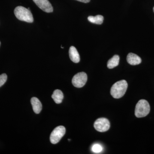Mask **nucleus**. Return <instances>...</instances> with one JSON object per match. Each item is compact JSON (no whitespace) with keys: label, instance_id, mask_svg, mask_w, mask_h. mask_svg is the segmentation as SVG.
I'll return each instance as SVG.
<instances>
[{"label":"nucleus","instance_id":"nucleus-1","mask_svg":"<svg viewBox=\"0 0 154 154\" xmlns=\"http://www.w3.org/2000/svg\"><path fill=\"white\" fill-rule=\"evenodd\" d=\"M128 88V83L125 80H122L115 83L111 87L110 94L113 98L119 99L126 93Z\"/></svg>","mask_w":154,"mask_h":154},{"label":"nucleus","instance_id":"nucleus-2","mask_svg":"<svg viewBox=\"0 0 154 154\" xmlns=\"http://www.w3.org/2000/svg\"><path fill=\"white\" fill-rule=\"evenodd\" d=\"M14 14L16 17L20 20L24 22L32 23L33 21V18L32 13L30 10L22 6H18L14 10Z\"/></svg>","mask_w":154,"mask_h":154},{"label":"nucleus","instance_id":"nucleus-3","mask_svg":"<svg viewBox=\"0 0 154 154\" xmlns=\"http://www.w3.org/2000/svg\"><path fill=\"white\" fill-rule=\"evenodd\" d=\"M150 110V107L149 102L144 99H141L136 105L135 115L137 118L145 117L148 115Z\"/></svg>","mask_w":154,"mask_h":154},{"label":"nucleus","instance_id":"nucleus-4","mask_svg":"<svg viewBox=\"0 0 154 154\" xmlns=\"http://www.w3.org/2000/svg\"><path fill=\"white\" fill-rule=\"evenodd\" d=\"M66 128L63 126H59L53 131L50 135V141L52 144H56L60 141L61 139L64 135Z\"/></svg>","mask_w":154,"mask_h":154},{"label":"nucleus","instance_id":"nucleus-5","mask_svg":"<svg viewBox=\"0 0 154 154\" xmlns=\"http://www.w3.org/2000/svg\"><path fill=\"white\" fill-rule=\"evenodd\" d=\"M88 80L87 74L84 72L78 73L74 75L72 79V83L77 88H82L85 85Z\"/></svg>","mask_w":154,"mask_h":154},{"label":"nucleus","instance_id":"nucleus-6","mask_svg":"<svg viewBox=\"0 0 154 154\" xmlns=\"http://www.w3.org/2000/svg\"><path fill=\"white\" fill-rule=\"evenodd\" d=\"M94 127L95 129L99 132H105L110 128V122L106 118H99L95 121Z\"/></svg>","mask_w":154,"mask_h":154},{"label":"nucleus","instance_id":"nucleus-7","mask_svg":"<svg viewBox=\"0 0 154 154\" xmlns=\"http://www.w3.org/2000/svg\"><path fill=\"white\" fill-rule=\"evenodd\" d=\"M39 8L46 13H51L53 11L51 4L48 0H33Z\"/></svg>","mask_w":154,"mask_h":154},{"label":"nucleus","instance_id":"nucleus-8","mask_svg":"<svg viewBox=\"0 0 154 154\" xmlns=\"http://www.w3.org/2000/svg\"><path fill=\"white\" fill-rule=\"evenodd\" d=\"M127 61L131 65H137L141 63V58L132 53H130L127 56Z\"/></svg>","mask_w":154,"mask_h":154},{"label":"nucleus","instance_id":"nucleus-9","mask_svg":"<svg viewBox=\"0 0 154 154\" xmlns=\"http://www.w3.org/2000/svg\"><path fill=\"white\" fill-rule=\"evenodd\" d=\"M69 55L71 60L75 63L79 62L80 58L79 54L76 48L74 46H72L69 50Z\"/></svg>","mask_w":154,"mask_h":154},{"label":"nucleus","instance_id":"nucleus-10","mask_svg":"<svg viewBox=\"0 0 154 154\" xmlns=\"http://www.w3.org/2000/svg\"><path fill=\"white\" fill-rule=\"evenodd\" d=\"M31 103L33 111L36 114L40 113L42 109V105L38 99L36 97H33L31 99Z\"/></svg>","mask_w":154,"mask_h":154},{"label":"nucleus","instance_id":"nucleus-11","mask_svg":"<svg viewBox=\"0 0 154 154\" xmlns=\"http://www.w3.org/2000/svg\"><path fill=\"white\" fill-rule=\"evenodd\" d=\"M51 97L56 103L60 104L63 99V94L60 90H56L54 91Z\"/></svg>","mask_w":154,"mask_h":154},{"label":"nucleus","instance_id":"nucleus-12","mask_svg":"<svg viewBox=\"0 0 154 154\" xmlns=\"http://www.w3.org/2000/svg\"><path fill=\"white\" fill-rule=\"evenodd\" d=\"M119 57L118 55L113 56L107 62V66L108 69H113L117 66L119 64Z\"/></svg>","mask_w":154,"mask_h":154},{"label":"nucleus","instance_id":"nucleus-13","mask_svg":"<svg viewBox=\"0 0 154 154\" xmlns=\"http://www.w3.org/2000/svg\"><path fill=\"white\" fill-rule=\"evenodd\" d=\"M88 20L91 23L97 24V25H101L103 23L104 17L100 15H97L95 17L90 16L88 17Z\"/></svg>","mask_w":154,"mask_h":154},{"label":"nucleus","instance_id":"nucleus-14","mask_svg":"<svg viewBox=\"0 0 154 154\" xmlns=\"http://www.w3.org/2000/svg\"><path fill=\"white\" fill-rule=\"evenodd\" d=\"M103 148L99 144H95L92 147V151L95 153H99L102 152Z\"/></svg>","mask_w":154,"mask_h":154},{"label":"nucleus","instance_id":"nucleus-15","mask_svg":"<svg viewBox=\"0 0 154 154\" xmlns=\"http://www.w3.org/2000/svg\"><path fill=\"white\" fill-rule=\"evenodd\" d=\"M8 77L6 74H2L0 75V87L3 86L7 81Z\"/></svg>","mask_w":154,"mask_h":154},{"label":"nucleus","instance_id":"nucleus-16","mask_svg":"<svg viewBox=\"0 0 154 154\" xmlns=\"http://www.w3.org/2000/svg\"><path fill=\"white\" fill-rule=\"evenodd\" d=\"M76 1H79V2H82L84 3H88L90 2L91 0H76Z\"/></svg>","mask_w":154,"mask_h":154},{"label":"nucleus","instance_id":"nucleus-17","mask_svg":"<svg viewBox=\"0 0 154 154\" xmlns=\"http://www.w3.org/2000/svg\"><path fill=\"white\" fill-rule=\"evenodd\" d=\"M153 11H154V8H153Z\"/></svg>","mask_w":154,"mask_h":154},{"label":"nucleus","instance_id":"nucleus-18","mask_svg":"<svg viewBox=\"0 0 154 154\" xmlns=\"http://www.w3.org/2000/svg\"><path fill=\"white\" fill-rule=\"evenodd\" d=\"M0 45H1V42H0Z\"/></svg>","mask_w":154,"mask_h":154}]
</instances>
